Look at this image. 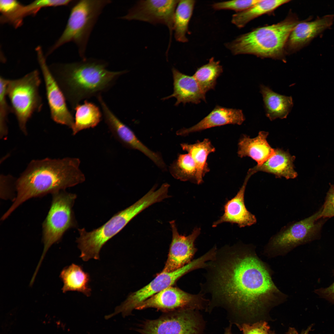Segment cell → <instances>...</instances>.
<instances>
[{
  "label": "cell",
  "instance_id": "cell-38",
  "mask_svg": "<svg viewBox=\"0 0 334 334\" xmlns=\"http://www.w3.org/2000/svg\"><path fill=\"white\" fill-rule=\"evenodd\" d=\"M270 334H276L274 332H270ZM286 334H298L296 329L292 328H290Z\"/></svg>",
  "mask_w": 334,
  "mask_h": 334
},
{
  "label": "cell",
  "instance_id": "cell-27",
  "mask_svg": "<svg viewBox=\"0 0 334 334\" xmlns=\"http://www.w3.org/2000/svg\"><path fill=\"white\" fill-rule=\"evenodd\" d=\"M290 1V0H259L250 8L233 15L231 22L237 28H242L254 19L263 15L271 13L279 6Z\"/></svg>",
  "mask_w": 334,
  "mask_h": 334
},
{
  "label": "cell",
  "instance_id": "cell-25",
  "mask_svg": "<svg viewBox=\"0 0 334 334\" xmlns=\"http://www.w3.org/2000/svg\"><path fill=\"white\" fill-rule=\"evenodd\" d=\"M60 277L63 283V293L77 291L87 296L91 295V289L89 285V275L84 272L80 266L72 263L62 270Z\"/></svg>",
  "mask_w": 334,
  "mask_h": 334
},
{
  "label": "cell",
  "instance_id": "cell-16",
  "mask_svg": "<svg viewBox=\"0 0 334 334\" xmlns=\"http://www.w3.org/2000/svg\"><path fill=\"white\" fill-rule=\"evenodd\" d=\"M172 239L168 258L162 272H171L182 268L192 261L197 249L195 240L200 233V229L195 228L188 235L180 234L175 221L169 222Z\"/></svg>",
  "mask_w": 334,
  "mask_h": 334
},
{
  "label": "cell",
  "instance_id": "cell-2",
  "mask_svg": "<svg viewBox=\"0 0 334 334\" xmlns=\"http://www.w3.org/2000/svg\"><path fill=\"white\" fill-rule=\"evenodd\" d=\"M80 164L79 159L69 157L31 161L15 181L17 195L5 216L8 217L29 199L53 194L84 182L85 177Z\"/></svg>",
  "mask_w": 334,
  "mask_h": 334
},
{
  "label": "cell",
  "instance_id": "cell-15",
  "mask_svg": "<svg viewBox=\"0 0 334 334\" xmlns=\"http://www.w3.org/2000/svg\"><path fill=\"white\" fill-rule=\"evenodd\" d=\"M97 98L102 109L105 122L115 138L126 148L139 151L159 168L163 167L165 163L161 154L151 150L142 143L133 131L111 111L101 95Z\"/></svg>",
  "mask_w": 334,
  "mask_h": 334
},
{
  "label": "cell",
  "instance_id": "cell-8",
  "mask_svg": "<svg viewBox=\"0 0 334 334\" xmlns=\"http://www.w3.org/2000/svg\"><path fill=\"white\" fill-rule=\"evenodd\" d=\"M322 208L315 214L293 223L281 230L269 241L264 250V255L269 258L283 256L295 247L319 237L326 219L318 217Z\"/></svg>",
  "mask_w": 334,
  "mask_h": 334
},
{
  "label": "cell",
  "instance_id": "cell-35",
  "mask_svg": "<svg viewBox=\"0 0 334 334\" xmlns=\"http://www.w3.org/2000/svg\"><path fill=\"white\" fill-rule=\"evenodd\" d=\"M243 334H270V327L265 321H260L253 324H237Z\"/></svg>",
  "mask_w": 334,
  "mask_h": 334
},
{
  "label": "cell",
  "instance_id": "cell-34",
  "mask_svg": "<svg viewBox=\"0 0 334 334\" xmlns=\"http://www.w3.org/2000/svg\"><path fill=\"white\" fill-rule=\"evenodd\" d=\"M22 6L16 0H1L0 11L2 13V22L5 23L17 12Z\"/></svg>",
  "mask_w": 334,
  "mask_h": 334
},
{
  "label": "cell",
  "instance_id": "cell-21",
  "mask_svg": "<svg viewBox=\"0 0 334 334\" xmlns=\"http://www.w3.org/2000/svg\"><path fill=\"white\" fill-rule=\"evenodd\" d=\"M295 159V156L288 151L277 148L275 149L274 154L262 165H256L249 170L253 174L261 171L273 174L276 178L293 179L298 176L293 164Z\"/></svg>",
  "mask_w": 334,
  "mask_h": 334
},
{
  "label": "cell",
  "instance_id": "cell-13",
  "mask_svg": "<svg viewBox=\"0 0 334 334\" xmlns=\"http://www.w3.org/2000/svg\"><path fill=\"white\" fill-rule=\"evenodd\" d=\"M36 51L44 81L51 118L56 123L72 129L74 118L67 107L65 97L47 64L41 47L38 46Z\"/></svg>",
  "mask_w": 334,
  "mask_h": 334
},
{
  "label": "cell",
  "instance_id": "cell-6",
  "mask_svg": "<svg viewBox=\"0 0 334 334\" xmlns=\"http://www.w3.org/2000/svg\"><path fill=\"white\" fill-rule=\"evenodd\" d=\"M150 206L148 200L142 197L135 203L117 213L99 228L90 232L79 229L76 242L81 251L80 256L87 261L99 259L101 249L106 242L122 230L134 217Z\"/></svg>",
  "mask_w": 334,
  "mask_h": 334
},
{
  "label": "cell",
  "instance_id": "cell-24",
  "mask_svg": "<svg viewBox=\"0 0 334 334\" xmlns=\"http://www.w3.org/2000/svg\"><path fill=\"white\" fill-rule=\"evenodd\" d=\"M180 146L182 149L189 154L194 160L197 169L196 184H201L204 177L210 170L207 162L208 156L215 151V148L210 140L206 138L202 141L198 140L193 144L182 143Z\"/></svg>",
  "mask_w": 334,
  "mask_h": 334
},
{
  "label": "cell",
  "instance_id": "cell-12",
  "mask_svg": "<svg viewBox=\"0 0 334 334\" xmlns=\"http://www.w3.org/2000/svg\"><path fill=\"white\" fill-rule=\"evenodd\" d=\"M193 310L166 313L158 319L146 320L137 331L142 334H199L200 322Z\"/></svg>",
  "mask_w": 334,
  "mask_h": 334
},
{
  "label": "cell",
  "instance_id": "cell-19",
  "mask_svg": "<svg viewBox=\"0 0 334 334\" xmlns=\"http://www.w3.org/2000/svg\"><path fill=\"white\" fill-rule=\"evenodd\" d=\"M242 111L217 105L208 114L195 125L188 128L178 130V135L186 136L214 127L227 124L241 125L245 120Z\"/></svg>",
  "mask_w": 334,
  "mask_h": 334
},
{
  "label": "cell",
  "instance_id": "cell-17",
  "mask_svg": "<svg viewBox=\"0 0 334 334\" xmlns=\"http://www.w3.org/2000/svg\"><path fill=\"white\" fill-rule=\"evenodd\" d=\"M312 17L299 21L290 32L285 46L286 54L296 52L307 46L315 38L329 28L334 15L329 14L312 20Z\"/></svg>",
  "mask_w": 334,
  "mask_h": 334
},
{
  "label": "cell",
  "instance_id": "cell-14",
  "mask_svg": "<svg viewBox=\"0 0 334 334\" xmlns=\"http://www.w3.org/2000/svg\"><path fill=\"white\" fill-rule=\"evenodd\" d=\"M179 0H140L120 18L128 20H138L153 24H162L168 28L171 41L175 11Z\"/></svg>",
  "mask_w": 334,
  "mask_h": 334
},
{
  "label": "cell",
  "instance_id": "cell-33",
  "mask_svg": "<svg viewBox=\"0 0 334 334\" xmlns=\"http://www.w3.org/2000/svg\"><path fill=\"white\" fill-rule=\"evenodd\" d=\"M73 1L71 0H36L26 5V7L29 15H35L42 8L66 6Z\"/></svg>",
  "mask_w": 334,
  "mask_h": 334
},
{
  "label": "cell",
  "instance_id": "cell-7",
  "mask_svg": "<svg viewBox=\"0 0 334 334\" xmlns=\"http://www.w3.org/2000/svg\"><path fill=\"white\" fill-rule=\"evenodd\" d=\"M39 72L35 70L18 79H9L6 95L16 117L20 129L28 134L26 125L35 112L43 106L39 88L41 84Z\"/></svg>",
  "mask_w": 334,
  "mask_h": 334
},
{
  "label": "cell",
  "instance_id": "cell-11",
  "mask_svg": "<svg viewBox=\"0 0 334 334\" xmlns=\"http://www.w3.org/2000/svg\"><path fill=\"white\" fill-rule=\"evenodd\" d=\"M200 292L192 294L179 288L169 286L146 300L136 308L142 310L152 308L166 313L185 310L203 308L209 302Z\"/></svg>",
  "mask_w": 334,
  "mask_h": 334
},
{
  "label": "cell",
  "instance_id": "cell-1",
  "mask_svg": "<svg viewBox=\"0 0 334 334\" xmlns=\"http://www.w3.org/2000/svg\"><path fill=\"white\" fill-rule=\"evenodd\" d=\"M200 285L212 301L255 315L282 302L287 295L272 280L265 263L250 245H236L217 250L204 268Z\"/></svg>",
  "mask_w": 334,
  "mask_h": 334
},
{
  "label": "cell",
  "instance_id": "cell-4",
  "mask_svg": "<svg viewBox=\"0 0 334 334\" xmlns=\"http://www.w3.org/2000/svg\"><path fill=\"white\" fill-rule=\"evenodd\" d=\"M299 21L296 15L290 13L280 22L255 28L225 43V47L234 55L252 54L285 62L286 41Z\"/></svg>",
  "mask_w": 334,
  "mask_h": 334
},
{
  "label": "cell",
  "instance_id": "cell-36",
  "mask_svg": "<svg viewBox=\"0 0 334 334\" xmlns=\"http://www.w3.org/2000/svg\"><path fill=\"white\" fill-rule=\"evenodd\" d=\"M333 216H334V184L330 185L318 219L321 218L325 219Z\"/></svg>",
  "mask_w": 334,
  "mask_h": 334
},
{
  "label": "cell",
  "instance_id": "cell-28",
  "mask_svg": "<svg viewBox=\"0 0 334 334\" xmlns=\"http://www.w3.org/2000/svg\"><path fill=\"white\" fill-rule=\"evenodd\" d=\"M195 3L194 0H181L177 5L173 17V30L175 38L178 42L188 41L186 35L190 32L189 24Z\"/></svg>",
  "mask_w": 334,
  "mask_h": 334
},
{
  "label": "cell",
  "instance_id": "cell-20",
  "mask_svg": "<svg viewBox=\"0 0 334 334\" xmlns=\"http://www.w3.org/2000/svg\"><path fill=\"white\" fill-rule=\"evenodd\" d=\"M173 92L163 100L174 97L177 99L175 106L180 103L198 104L202 101H206L205 94L201 90L193 76L183 74L173 67Z\"/></svg>",
  "mask_w": 334,
  "mask_h": 334
},
{
  "label": "cell",
  "instance_id": "cell-31",
  "mask_svg": "<svg viewBox=\"0 0 334 334\" xmlns=\"http://www.w3.org/2000/svg\"><path fill=\"white\" fill-rule=\"evenodd\" d=\"M9 79L0 77V136L5 138L8 132V117L13 110L6 100V88Z\"/></svg>",
  "mask_w": 334,
  "mask_h": 334
},
{
  "label": "cell",
  "instance_id": "cell-22",
  "mask_svg": "<svg viewBox=\"0 0 334 334\" xmlns=\"http://www.w3.org/2000/svg\"><path fill=\"white\" fill-rule=\"evenodd\" d=\"M268 134L267 132L261 131L254 138L243 135L238 143V156L241 158L250 157L257 163V165H262L274 152L275 149L271 146L267 139Z\"/></svg>",
  "mask_w": 334,
  "mask_h": 334
},
{
  "label": "cell",
  "instance_id": "cell-18",
  "mask_svg": "<svg viewBox=\"0 0 334 334\" xmlns=\"http://www.w3.org/2000/svg\"><path fill=\"white\" fill-rule=\"evenodd\" d=\"M252 175L247 173L241 187L236 195L228 201L224 206V213L220 218L214 222L212 226L216 227L223 223L236 224L240 228L250 226L256 222L255 216L246 209L244 203V196L248 181Z\"/></svg>",
  "mask_w": 334,
  "mask_h": 334
},
{
  "label": "cell",
  "instance_id": "cell-30",
  "mask_svg": "<svg viewBox=\"0 0 334 334\" xmlns=\"http://www.w3.org/2000/svg\"><path fill=\"white\" fill-rule=\"evenodd\" d=\"M169 169L170 174L175 178L196 184V165L188 153L178 154L177 158L170 164Z\"/></svg>",
  "mask_w": 334,
  "mask_h": 334
},
{
  "label": "cell",
  "instance_id": "cell-29",
  "mask_svg": "<svg viewBox=\"0 0 334 334\" xmlns=\"http://www.w3.org/2000/svg\"><path fill=\"white\" fill-rule=\"evenodd\" d=\"M222 66L219 61H216L213 57L208 62L196 71L193 75L203 92L206 93L215 89L216 79L223 72Z\"/></svg>",
  "mask_w": 334,
  "mask_h": 334
},
{
  "label": "cell",
  "instance_id": "cell-10",
  "mask_svg": "<svg viewBox=\"0 0 334 334\" xmlns=\"http://www.w3.org/2000/svg\"><path fill=\"white\" fill-rule=\"evenodd\" d=\"M203 259L200 257L182 268L171 272H161L150 282L141 289L131 293L126 299L115 309L114 314L121 313L129 315L142 302L165 289L173 286L181 277L198 269L203 268Z\"/></svg>",
  "mask_w": 334,
  "mask_h": 334
},
{
  "label": "cell",
  "instance_id": "cell-39",
  "mask_svg": "<svg viewBox=\"0 0 334 334\" xmlns=\"http://www.w3.org/2000/svg\"><path fill=\"white\" fill-rule=\"evenodd\" d=\"M312 327V325L309 326L307 329L302 331L300 334H309V333L311 330Z\"/></svg>",
  "mask_w": 334,
  "mask_h": 334
},
{
  "label": "cell",
  "instance_id": "cell-32",
  "mask_svg": "<svg viewBox=\"0 0 334 334\" xmlns=\"http://www.w3.org/2000/svg\"><path fill=\"white\" fill-rule=\"evenodd\" d=\"M259 0H235L215 2L212 5L216 10H231L238 13L252 6Z\"/></svg>",
  "mask_w": 334,
  "mask_h": 334
},
{
  "label": "cell",
  "instance_id": "cell-26",
  "mask_svg": "<svg viewBox=\"0 0 334 334\" xmlns=\"http://www.w3.org/2000/svg\"><path fill=\"white\" fill-rule=\"evenodd\" d=\"M74 111V124L71 129L73 135L83 130L95 127L101 120L102 114L99 108L87 100L77 105Z\"/></svg>",
  "mask_w": 334,
  "mask_h": 334
},
{
  "label": "cell",
  "instance_id": "cell-37",
  "mask_svg": "<svg viewBox=\"0 0 334 334\" xmlns=\"http://www.w3.org/2000/svg\"><path fill=\"white\" fill-rule=\"evenodd\" d=\"M316 292L322 297L334 303V282L329 287L317 290Z\"/></svg>",
  "mask_w": 334,
  "mask_h": 334
},
{
  "label": "cell",
  "instance_id": "cell-23",
  "mask_svg": "<svg viewBox=\"0 0 334 334\" xmlns=\"http://www.w3.org/2000/svg\"><path fill=\"white\" fill-rule=\"evenodd\" d=\"M260 92L263 96L266 116L270 120L287 117L293 105L292 97L276 93L263 85L260 86Z\"/></svg>",
  "mask_w": 334,
  "mask_h": 334
},
{
  "label": "cell",
  "instance_id": "cell-9",
  "mask_svg": "<svg viewBox=\"0 0 334 334\" xmlns=\"http://www.w3.org/2000/svg\"><path fill=\"white\" fill-rule=\"evenodd\" d=\"M76 198L75 195L64 191L52 194L51 206L42 225L44 248L37 270L49 249L60 240L65 232L73 225L72 208Z\"/></svg>",
  "mask_w": 334,
  "mask_h": 334
},
{
  "label": "cell",
  "instance_id": "cell-3",
  "mask_svg": "<svg viewBox=\"0 0 334 334\" xmlns=\"http://www.w3.org/2000/svg\"><path fill=\"white\" fill-rule=\"evenodd\" d=\"M103 60L87 58L79 62L52 64L50 72L74 111L82 100L108 91L126 70L111 71Z\"/></svg>",
  "mask_w": 334,
  "mask_h": 334
},
{
  "label": "cell",
  "instance_id": "cell-40",
  "mask_svg": "<svg viewBox=\"0 0 334 334\" xmlns=\"http://www.w3.org/2000/svg\"><path fill=\"white\" fill-rule=\"evenodd\" d=\"M225 334H232L230 328L228 329L226 331Z\"/></svg>",
  "mask_w": 334,
  "mask_h": 334
},
{
  "label": "cell",
  "instance_id": "cell-5",
  "mask_svg": "<svg viewBox=\"0 0 334 334\" xmlns=\"http://www.w3.org/2000/svg\"><path fill=\"white\" fill-rule=\"evenodd\" d=\"M108 0H81L73 2L66 27L60 38L49 51L51 53L63 45L73 42L82 60L91 33L104 8L111 3Z\"/></svg>",
  "mask_w": 334,
  "mask_h": 334
}]
</instances>
